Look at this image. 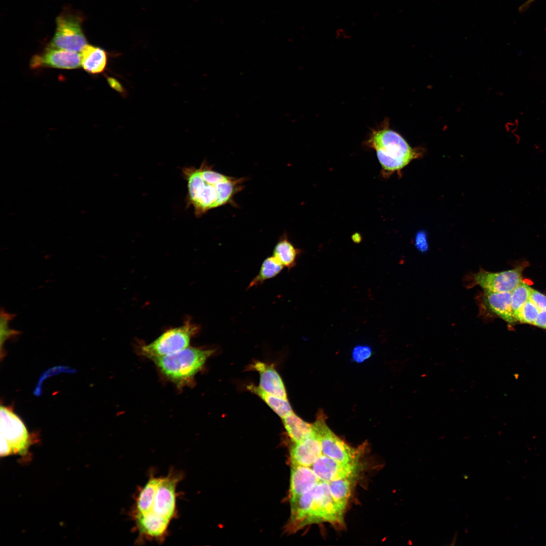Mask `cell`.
<instances>
[{"instance_id": "ba28073f", "label": "cell", "mask_w": 546, "mask_h": 546, "mask_svg": "<svg viewBox=\"0 0 546 546\" xmlns=\"http://www.w3.org/2000/svg\"><path fill=\"white\" fill-rule=\"evenodd\" d=\"M313 494L309 524L326 522L333 525H342L345 510L333 497L329 483L320 480L313 488Z\"/></svg>"}, {"instance_id": "7a4b0ae2", "label": "cell", "mask_w": 546, "mask_h": 546, "mask_svg": "<svg viewBox=\"0 0 546 546\" xmlns=\"http://www.w3.org/2000/svg\"><path fill=\"white\" fill-rule=\"evenodd\" d=\"M366 143L368 147L376 151L385 173L401 170L416 155L404 138L389 127L388 121H383L380 126L373 129Z\"/></svg>"}, {"instance_id": "8fae6325", "label": "cell", "mask_w": 546, "mask_h": 546, "mask_svg": "<svg viewBox=\"0 0 546 546\" xmlns=\"http://www.w3.org/2000/svg\"><path fill=\"white\" fill-rule=\"evenodd\" d=\"M360 466L359 460L344 463L322 454L311 468L320 480L329 482L343 478L357 477Z\"/></svg>"}, {"instance_id": "f546056e", "label": "cell", "mask_w": 546, "mask_h": 546, "mask_svg": "<svg viewBox=\"0 0 546 546\" xmlns=\"http://www.w3.org/2000/svg\"><path fill=\"white\" fill-rule=\"evenodd\" d=\"M529 299L541 311H546V295L532 288Z\"/></svg>"}, {"instance_id": "cb8c5ba5", "label": "cell", "mask_w": 546, "mask_h": 546, "mask_svg": "<svg viewBox=\"0 0 546 546\" xmlns=\"http://www.w3.org/2000/svg\"><path fill=\"white\" fill-rule=\"evenodd\" d=\"M357 477L343 478L328 482L331 493L338 505L344 510L350 497Z\"/></svg>"}, {"instance_id": "ffe728a7", "label": "cell", "mask_w": 546, "mask_h": 546, "mask_svg": "<svg viewBox=\"0 0 546 546\" xmlns=\"http://www.w3.org/2000/svg\"><path fill=\"white\" fill-rule=\"evenodd\" d=\"M285 429L291 441L299 442L315 434L313 425L305 422L294 412L282 418Z\"/></svg>"}, {"instance_id": "603a6c76", "label": "cell", "mask_w": 546, "mask_h": 546, "mask_svg": "<svg viewBox=\"0 0 546 546\" xmlns=\"http://www.w3.org/2000/svg\"><path fill=\"white\" fill-rule=\"evenodd\" d=\"M247 388L259 397L275 413L282 419L293 412L288 399L267 393L258 386L250 384Z\"/></svg>"}, {"instance_id": "2e32d148", "label": "cell", "mask_w": 546, "mask_h": 546, "mask_svg": "<svg viewBox=\"0 0 546 546\" xmlns=\"http://www.w3.org/2000/svg\"><path fill=\"white\" fill-rule=\"evenodd\" d=\"M313 489L297 497L290 499L291 516L287 526V530L295 532L309 524L313 498Z\"/></svg>"}, {"instance_id": "44dd1931", "label": "cell", "mask_w": 546, "mask_h": 546, "mask_svg": "<svg viewBox=\"0 0 546 546\" xmlns=\"http://www.w3.org/2000/svg\"><path fill=\"white\" fill-rule=\"evenodd\" d=\"M161 477L151 474L146 484L140 490L135 498L131 516L149 512L153 505Z\"/></svg>"}, {"instance_id": "d6a6232c", "label": "cell", "mask_w": 546, "mask_h": 546, "mask_svg": "<svg viewBox=\"0 0 546 546\" xmlns=\"http://www.w3.org/2000/svg\"><path fill=\"white\" fill-rule=\"evenodd\" d=\"M416 239L417 247L422 251H426L427 244L425 238L422 235H419Z\"/></svg>"}, {"instance_id": "83f0119b", "label": "cell", "mask_w": 546, "mask_h": 546, "mask_svg": "<svg viewBox=\"0 0 546 546\" xmlns=\"http://www.w3.org/2000/svg\"><path fill=\"white\" fill-rule=\"evenodd\" d=\"M540 310L529 299L522 306L517 316V322L523 324H534Z\"/></svg>"}, {"instance_id": "30bf717a", "label": "cell", "mask_w": 546, "mask_h": 546, "mask_svg": "<svg viewBox=\"0 0 546 546\" xmlns=\"http://www.w3.org/2000/svg\"><path fill=\"white\" fill-rule=\"evenodd\" d=\"M1 437L8 443L11 454L24 453L29 444L27 429L20 420L11 410L1 406Z\"/></svg>"}, {"instance_id": "ac0fdd59", "label": "cell", "mask_w": 546, "mask_h": 546, "mask_svg": "<svg viewBox=\"0 0 546 546\" xmlns=\"http://www.w3.org/2000/svg\"><path fill=\"white\" fill-rule=\"evenodd\" d=\"M482 303L486 308L510 325L517 321L512 313L511 292H494L484 291Z\"/></svg>"}, {"instance_id": "5bb4252c", "label": "cell", "mask_w": 546, "mask_h": 546, "mask_svg": "<svg viewBox=\"0 0 546 546\" xmlns=\"http://www.w3.org/2000/svg\"><path fill=\"white\" fill-rule=\"evenodd\" d=\"M259 374V387L270 394L287 399L284 382L274 365L260 361H255L250 368Z\"/></svg>"}, {"instance_id": "e0dca14e", "label": "cell", "mask_w": 546, "mask_h": 546, "mask_svg": "<svg viewBox=\"0 0 546 546\" xmlns=\"http://www.w3.org/2000/svg\"><path fill=\"white\" fill-rule=\"evenodd\" d=\"M290 499L312 490L320 481L310 467L291 465Z\"/></svg>"}, {"instance_id": "4dcf8cb0", "label": "cell", "mask_w": 546, "mask_h": 546, "mask_svg": "<svg viewBox=\"0 0 546 546\" xmlns=\"http://www.w3.org/2000/svg\"><path fill=\"white\" fill-rule=\"evenodd\" d=\"M107 82L109 86L122 97H127L128 92L121 83L114 77L106 75Z\"/></svg>"}, {"instance_id": "9c48e42d", "label": "cell", "mask_w": 546, "mask_h": 546, "mask_svg": "<svg viewBox=\"0 0 546 546\" xmlns=\"http://www.w3.org/2000/svg\"><path fill=\"white\" fill-rule=\"evenodd\" d=\"M525 265H521L512 269L493 272L481 270L473 275V283L484 291L512 292L523 281L522 274Z\"/></svg>"}, {"instance_id": "6da1fadb", "label": "cell", "mask_w": 546, "mask_h": 546, "mask_svg": "<svg viewBox=\"0 0 546 546\" xmlns=\"http://www.w3.org/2000/svg\"><path fill=\"white\" fill-rule=\"evenodd\" d=\"M204 160L199 168H182L187 184V206H191L195 216L226 204L236 206L234 198L243 190L246 179L234 177L217 172Z\"/></svg>"}, {"instance_id": "8992f818", "label": "cell", "mask_w": 546, "mask_h": 546, "mask_svg": "<svg viewBox=\"0 0 546 546\" xmlns=\"http://www.w3.org/2000/svg\"><path fill=\"white\" fill-rule=\"evenodd\" d=\"M313 425L323 454L344 463L359 460L360 448L350 446L337 436L327 426L323 417H318Z\"/></svg>"}, {"instance_id": "d6986e66", "label": "cell", "mask_w": 546, "mask_h": 546, "mask_svg": "<svg viewBox=\"0 0 546 546\" xmlns=\"http://www.w3.org/2000/svg\"><path fill=\"white\" fill-rule=\"evenodd\" d=\"M81 66L87 73L98 74L106 69L108 55L101 48L87 44L80 52Z\"/></svg>"}, {"instance_id": "277c9868", "label": "cell", "mask_w": 546, "mask_h": 546, "mask_svg": "<svg viewBox=\"0 0 546 546\" xmlns=\"http://www.w3.org/2000/svg\"><path fill=\"white\" fill-rule=\"evenodd\" d=\"M199 329L198 325L187 321L183 325L165 331L152 342L141 346V352L153 359L179 351L189 347Z\"/></svg>"}, {"instance_id": "4fadbf2b", "label": "cell", "mask_w": 546, "mask_h": 546, "mask_svg": "<svg viewBox=\"0 0 546 546\" xmlns=\"http://www.w3.org/2000/svg\"><path fill=\"white\" fill-rule=\"evenodd\" d=\"M139 532L136 542L155 540L162 542L165 539L170 521L148 513L132 516Z\"/></svg>"}, {"instance_id": "7402d4cb", "label": "cell", "mask_w": 546, "mask_h": 546, "mask_svg": "<svg viewBox=\"0 0 546 546\" xmlns=\"http://www.w3.org/2000/svg\"><path fill=\"white\" fill-rule=\"evenodd\" d=\"M300 253V250L293 245L287 235H284L276 244L272 256L284 267L290 270L295 266L297 258Z\"/></svg>"}, {"instance_id": "3957f363", "label": "cell", "mask_w": 546, "mask_h": 546, "mask_svg": "<svg viewBox=\"0 0 546 546\" xmlns=\"http://www.w3.org/2000/svg\"><path fill=\"white\" fill-rule=\"evenodd\" d=\"M214 352V349L188 347L152 360L166 378L182 387L190 384Z\"/></svg>"}, {"instance_id": "f1b7e54d", "label": "cell", "mask_w": 546, "mask_h": 546, "mask_svg": "<svg viewBox=\"0 0 546 546\" xmlns=\"http://www.w3.org/2000/svg\"><path fill=\"white\" fill-rule=\"evenodd\" d=\"M372 349L367 345H357L352 351V358L360 363L369 358L372 355Z\"/></svg>"}, {"instance_id": "7c38bea8", "label": "cell", "mask_w": 546, "mask_h": 546, "mask_svg": "<svg viewBox=\"0 0 546 546\" xmlns=\"http://www.w3.org/2000/svg\"><path fill=\"white\" fill-rule=\"evenodd\" d=\"M32 69L53 68L74 69L81 66L78 53L48 47L42 53L33 56L30 61Z\"/></svg>"}, {"instance_id": "5b68a950", "label": "cell", "mask_w": 546, "mask_h": 546, "mask_svg": "<svg viewBox=\"0 0 546 546\" xmlns=\"http://www.w3.org/2000/svg\"><path fill=\"white\" fill-rule=\"evenodd\" d=\"M82 16L69 10L62 12L56 19L55 33L48 47L76 53L87 44L82 31Z\"/></svg>"}, {"instance_id": "836d02e7", "label": "cell", "mask_w": 546, "mask_h": 546, "mask_svg": "<svg viewBox=\"0 0 546 546\" xmlns=\"http://www.w3.org/2000/svg\"><path fill=\"white\" fill-rule=\"evenodd\" d=\"M534 1L535 0H527L520 7L519 9V11L521 12L525 11Z\"/></svg>"}, {"instance_id": "52a82bcc", "label": "cell", "mask_w": 546, "mask_h": 546, "mask_svg": "<svg viewBox=\"0 0 546 546\" xmlns=\"http://www.w3.org/2000/svg\"><path fill=\"white\" fill-rule=\"evenodd\" d=\"M184 477L181 471L173 469H170L166 476L161 477L153 505L148 513L170 521L177 517L176 488Z\"/></svg>"}, {"instance_id": "1f68e13d", "label": "cell", "mask_w": 546, "mask_h": 546, "mask_svg": "<svg viewBox=\"0 0 546 546\" xmlns=\"http://www.w3.org/2000/svg\"><path fill=\"white\" fill-rule=\"evenodd\" d=\"M533 325L546 329V311H540Z\"/></svg>"}, {"instance_id": "484cf974", "label": "cell", "mask_w": 546, "mask_h": 546, "mask_svg": "<svg viewBox=\"0 0 546 546\" xmlns=\"http://www.w3.org/2000/svg\"><path fill=\"white\" fill-rule=\"evenodd\" d=\"M532 288L522 281L511 292L512 313L517 321V316L522 306L530 298Z\"/></svg>"}, {"instance_id": "4316f807", "label": "cell", "mask_w": 546, "mask_h": 546, "mask_svg": "<svg viewBox=\"0 0 546 546\" xmlns=\"http://www.w3.org/2000/svg\"><path fill=\"white\" fill-rule=\"evenodd\" d=\"M16 314L7 312L2 308L0 314V336L1 348L5 341L10 338L20 334L19 331L11 329L10 327L11 321L15 317Z\"/></svg>"}, {"instance_id": "9a60e30c", "label": "cell", "mask_w": 546, "mask_h": 546, "mask_svg": "<svg viewBox=\"0 0 546 546\" xmlns=\"http://www.w3.org/2000/svg\"><path fill=\"white\" fill-rule=\"evenodd\" d=\"M291 465L311 467L323 454L321 444L316 434L297 443L290 449Z\"/></svg>"}, {"instance_id": "d4e9b609", "label": "cell", "mask_w": 546, "mask_h": 546, "mask_svg": "<svg viewBox=\"0 0 546 546\" xmlns=\"http://www.w3.org/2000/svg\"><path fill=\"white\" fill-rule=\"evenodd\" d=\"M284 268L272 255L267 257L262 263L258 273L249 283L247 289L260 285L267 280L275 277Z\"/></svg>"}]
</instances>
